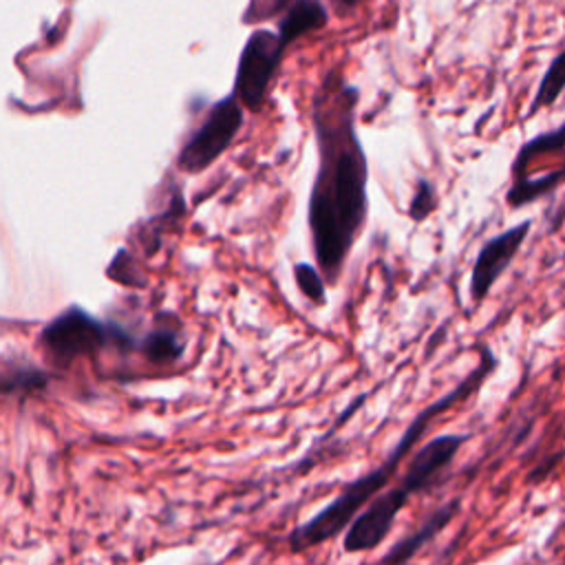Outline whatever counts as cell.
<instances>
[{
	"label": "cell",
	"instance_id": "7",
	"mask_svg": "<svg viewBox=\"0 0 565 565\" xmlns=\"http://www.w3.org/2000/svg\"><path fill=\"white\" fill-rule=\"evenodd\" d=\"M530 227H532V221H521L519 225L488 238L481 245L470 271L468 291L472 302H481L488 298L494 282L501 278V274L510 267V263L519 254L523 241L527 238Z\"/></svg>",
	"mask_w": 565,
	"mask_h": 565
},
{
	"label": "cell",
	"instance_id": "15",
	"mask_svg": "<svg viewBox=\"0 0 565 565\" xmlns=\"http://www.w3.org/2000/svg\"><path fill=\"white\" fill-rule=\"evenodd\" d=\"M106 274H108V278L117 280L119 285H128V287H141V285H143L141 271H139L135 258H132L126 249H119V252H117V256H115L113 263L108 265Z\"/></svg>",
	"mask_w": 565,
	"mask_h": 565
},
{
	"label": "cell",
	"instance_id": "4",
	"mask_svg": "<svg viewBox=\"0 0 565 565\" xmlns=\"http://www.w3.org/2000/svg\"><path fill=\"white\" fill-rule=\"evenodd\" d=\"M40 340L51 360L62 366L75 362L77 358L95 355L110 344L124 349L135 347L132 335L124 327L99 320L77 305H71L66 311L55 316L44 327Z\"/></svg>",
	"mask_w": 565,
	"mask_h": 565
},
{
	"label": "cell",
	"instance_id": "14",
	"mask_svg": "<svg viewBox=\"0 0 565 565\" xmlns=\"http://www.w3.org/2000/svg\"><path fill=\"white\" fill-rule=\"evenodd\" d=\"M294 278L296 285L300 289V294L313 302L316 307H324L327 305V282L320 276V271L316 269V265L311 263H296L294 265Z\"/></svg>",
	"mask_w": 565,
	"mask_h": 565
},
{
	"label": "cell",
	"instance_id": "10",
	"mask_svg": "<svg viewBox=\"0 0 565 565\" xmlns=\"http://www.w3.org/2000/svg\"><path fill=\"white\" fill-rule=\"evenodd\" d=\"M139 351L152 364L179 362L185 353V335L181 327L159 324L152 327L139 342Z\"/></svg>",
	"mask_w": 565,
	"mask_h": 565
},
{
	"label": "cell",
	"instance_id": "5",
	"mask_svg": "<svg viewBox=\"0 0 565 565\" xmlns=\"http://www.w3.org/2000/svg\"><path fill=\"white\" fill-rule=\"evenodd\" d=\"M243 126V106L232 95L216 102L203 124L183 143L177 163L183 172H201L210 168L234 141Z\"/></svg>",
	"mask_w": 565,
	"mask_h": 565
},
{
	"label": "cell",
	"instance_id": "16",
	"mask_svg": "<svg viewBox=\"0 0 565 565\" xmlns=\"http://www.w3.org/2000/svg\"><path fill=\"white\" fill-rule=\"evenodd\" d=\"M433 210H435V190H433V185H430L426 179H422V181L417 183V190H415L411 203H408V216L419 223V221H424Z\"/></svg>",
	"mask_w": 565,
	"mask_h": 565
},
{
	"label": "cell",
	"instance_id": "11",
	"mask_svg": "<svg viewBox=\"0 0 565 565\" xmlns=\"http://www.w3.org/2000/svg\"><path fill=\"white\" fill-rule=\"evenodd\" d=\"M561 179H563V170L561 168L550 172V174L534 177V179H530L525 174L523 177H514V183L508 190L505 201H508L510 207H523V205L545 196L547 192H552L561 183Z\"/></svg>",
	"mask_w": 565,
	"mask_h": 565
},
{
	"label": "cell",
	"instance_id": "2",
	"mask_svg": "<svg viewBox=\"0 0 565 565\" xmlns=\"http://www.w3.org/2000/svg\"><path fill=\"white\" fill-rule=\"evenodd\" d=\"M497 366V358L488 347H479V362L477 366L459 382L455 384L448 393H444L441 397H437L435 402H430L428 406H424L413 419L411 424L404 428L402 437L397 439V444L388 450V455L382 459L380 466H375L373 470L364 472L362 477L353 479L351 483H347L342 488L340 494H335L324 508H320L316 514H311L305 523L296 525L289 536V550L291 552H305L309 547L322 545L329 539H335L340 532H344V527L351 523V519L377 494L382 492L391 477L397 472L399 461L413 450V446L424 437V433L428 430V426L448 408H452L457 402H463L466 397H470L483 382L486 377L494 371Z\"/></svg>",
	"mask_w": 565,
	"mask_h": 565
},
{
	"label": "cell",
	"instance_id": "17",
	"mask_svg": "<svg viewBox=\"0 0 565 565\" xmlns=\"http://www.w3.org/2000/svg\"><path fill=\"white\" fill-rule=\"evenodd\" d=\"M335 2H340V4H344V7H353L358 0H335Z\"/></svg>",
	"mask_w": 565,
	"mask_h": 565
},
{
	"label": "cell",
	"instance_id": "9",
	"mask_svg": "<svg viewBox=\"0 0 565 565\" xmlns=\"http://www.w3.org/2000/svg\"><path fill=\"white\" fill-rule=\"evenodd\" d=\"M327 24V11L318 0H296L278 26V42L282 49H287L294 40L300 35L322 29Z\"/></svg>",
	"mask_w": 565,
	"mask_h": 565
},
{
	"label": "cell",
	"instance_id": "6",
	"mask_svg": "<svg viewBox=\"0 0 565 565\" xmlns=\"http://www.w3.org/2000/svg\"><path fill=\"white\" fill-rule=\"evenodd\" d=\"M282 53L285 49L280 46L276 33L256 29L249 35L243 46L234 79V97L241 99V106H247L252 113L260 110Z\"/></svg>",
	"mask_w": 565,
	"mask_h": 565
},
{
	"label": "cell",
	"instance_id": "12",
	"mask_svg": "<svg viewBox=\"0 0 565 565\" xmlns=\"http://www.w3.org/2000/svg\"><path fill=\"white\" fill-rule=\"evenodd\" d=\"M563 150V126H558L552 132H543L534 139H530L516 154L514 163H512V174L521 177L525 172V168L532 163V159H536L539 154L545 152H561Z\"/></svg>",
	"mask_w": 565,
	"mask_h": 565
},
{
	"label": "cell",
	"instance_id": "3",
	"mask_svg": "<svg viewBox=\"0 0 565 565\" xmlns=\"http://www.w3.org/2000/svg\"><path fill=\"white\" fill-rule=\"evenodd\" d=\"M470 439V435H437L426 441L411 459L406 472L395 488H384L377 492L344 527L342 550L347 554H362L380 547L399 512L406 508L408 499L424 492L437 481V477L452 463L459 448Z\"/></svg>",
	"mask_w": 565,
	"mask_h": 565
},
{
	"label": "cell",
	"instance_id": "1",
	"mask_svg": "<svg viewBox=\"0 0 565 565\" xmlns=\"http://www.w3.org/2000/svg\"><path fill=\"white\" fill-rule=\"evenodd\" d=\"M320 166L309 194L307 223L316 269L327 285H335L369 212V168L353 128V104L335 126L316 115Z\"/></svg>",
	"mask_w": 565,
	"mask_h": 565
},
{
	"label": "cell",
	"instance_id": "13",
	"mask_svg": "<svg viewBox=\"0 0 565 565\" xmlns=\"http://www.w3.org/2000/svg\"><path fill=\"white\" fill-rule=\"evenodd\" d=\"M563 57H565L563 53H556V55H554V60H552L547 73L543 75V79H541V84H539V88H536V95H534L532 106H530V110H527V117L534 115L541 106H550V104H554V102L561 97L563 86H565Z\"/></svg>",
	"mask_w": 565,
	"mask_h": 565
},
{
	"label": "cell",
	"instance_id": "8",
	"mask_svg": "<svg viewBox=\"0 0 565 565\" xmlns=\"http://www.w3.org/2000/svg\"><path fill=\"white\" fill-rule=\"evenodd\" d=\"M459 510H461L459 499H450L448 503L439 505L430 516H426V519L422 521V525H419L415 532L402 536L399 541H395V543L388 547V552L382 556V565H408V563L413 561V556H415L426 543H430V541L455 519V514H457Z\"/></svg>",
	"mask_w": 565,
	"mask_h": 565
}]
</instances>
